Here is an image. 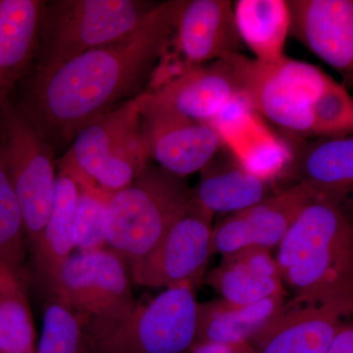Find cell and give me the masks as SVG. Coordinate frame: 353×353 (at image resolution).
<instances>
[{
    "label": "cell",
    "mask_w": 353,
    "mask_h": 353,
    "mask_svg": "<svg viewBox=\"0 0 353 353\" xmlns=\"http://www.w3.org/2000/svg\"><path fill=\"white\" fill-rule=\"evenodd\" d=\"M145 92L90 121L66 153L78 173L110 194L131 185L148 166L141 126Z\"/></svg>",
    "instance_id": "8992f818"
},
{
    "label": "cell",
    "mask_w": 353,
    "mask_h": 353,
    "mask_svg": "<svg viewBox=\"0 0 353 353\" xmlns=\"http://www.w3.org/2000/svg\"><path fill=\"white\" fill-rule=\"evenodd\" d=\"M224 59L250 108L287 137L292 148L313 136V105L333 78L314 65L285 57L268 64L241 52Z\"/></svg>",
    "instance_id": "277c9868"
},
{
    "label": "cell",
    "mask_w": 353,
    "mask_h": 353,
    "mask_svg": "<svg viewBox=\"0 0 353 353\" xmlns=\"http://www.w3.org/2000/svg\"><path fill=\"white\" fill-rule=\"evenodd\" d=\"M240 94L233 71L224 59L190 69L157 92H150L152 101L160 105L204 123L214 119Z\"/></svg>",
    "instance_id": "ac0fdd59"
},
{
    "label": "cell",
    "mask_w": 353,
    "mask_h": 353,
    "mask_svg": "<svg viewBox=\"0 0 353 353\" xmlns=\"http://www.w3.org/2000/svg\"><path fill=\"white\" fill-rule=\"evenodd\" d=\"M234 20L241 41L255 59L263 63L282 61L290 36V11L285 0H239L233 4Z\"/></svg>",
    "instance_id": "cb8c5ba5"
},
{
    "label": "cell",
    "mask_w": 353,
    "mask_h": 353,
    "mask_svg": "<svg viewBox=\"0 0 353 353\" xmlns=\"http://www.w3.org/2000/svg\"><path fill=\"white\" fill-rule=\"evenodd\" d=\"M353 317V301L290 305L252 343L255 353H327L336 333Z\"/></svg>",
    "instance_id": "e0dca14e"
},
{
    "label": "cell",
    "mask_w": 353,
    "mask_h": 353,
    "mask_svg": "<svg viewBox=\"0 0 353 353\" xmlns=\"http://www.w3.org/2000/svg\"><path fill=\"white\" fill-rule=\"evenodd\" d=\"M208 124L217 130L225 148L246 170L273 183L287 174L294 157L292 146L268 129L243 95Z\"/></svg>",
    "instance_id": "9a60e30c"
},
{
    "label": "cell",
    "mask_w": 353,
    "mask_h": 353,
    "mask_svg": "<svg viewBox=\"0 0 353 353\" xmlns=\"http://www.w3.org/2000/svg\"><path fill=\"white\" fill-rule=\"evenodd\" d=\"M25 271L0 268V353H36Z\"/></svg>",
    "instance_id": "d4e9b609"
},
{
    "label": "cell",
    "mask_w": 353,
    "mask_h": 353,
    "mask_svg": "<svg viewBox=\"0 0 353 353\" xmlns=\"http://www.w3.org/2000/svg\"><path fill=\"white\" fill-rule=\"evenodd\" d=\"M213 216L190 199L155 250L129 269L132 284L152 289L185 283L196 287L213 254Z\"/></svg>",
    "instance_id": "8fae6325"
},
{
    "label": "cell",
    "mask_w": 353,
    "mask_h": 353,
    "mask_svg": "<svg viewBox=\"0 0 353 353\" xmlns=\"http://www.w3.org/2000/svg\"><path fill=\"white\" fill-rule=\"evenodd\" d=\"M313 136H352L353 97L341 83L332 80L313 105Z\"/></svg>",
    "instance_id": "83f0119b"
},
{
    "label": "cell",
    "mask_w": 353,
    "mask_h": 353,
    "mask_svg": "<svg viewBox=\"0 0 353 353\" xmlns=\"http://www.w3.org/2000/svg\"><path fill=\"white\" fill-rule=\"evenodd\" d=\"M274 183L246 170L224 145L201 171L192 199L213 215H230L277 194Z\"/></svg>",
    "instance_id": "d6986e66"
},
{
    "label": "cell",
    "mask_w": 353,
    "mask_h": 353,
    "mask_svg": "<svg viewBox=\"0 0 353 353\" xmlns=\"http://www.w3.org/2000/svg\"><path fill=\"white\" fill-rule=\"evenodd\" d=\"M0 157L6 165L24 216L28 248H38L50 217L57 174L53 146L19 106L0 108Z\"/></svg>",
    "instance_id": "ba28073f"
},
{
    "label": "cell",
    "mask_w": 353,
    "mask_h": 353,
    "mask_svg": "<svg viewBox=\"0 0 353 353\" xmlns=\"http://www.w3.org/2000/svg\"><path fill=\"white\" fill-rule=\"evenodd\" d=\"M74 166V165H73ZM78 172V171H77ZM80 196L77 205L76 250L90 252L108 248L106 196L81 176Z\"/></svg>",
    "instance_id": "f1b7e54d"
},
{
    "label": "cell",
    "mask_w": 353,
    "mask_h": 353,
    "mask_svg": "<svg viewBox=\"0 0 353 353\" xmlns=\"http://www.w3.org/2000/svg\"><path fill=\"white\" fill-rule=\"evenodd\" d=\"M158 3L145 0L46 1L34 71L57 69L83 53L125 38L143 24Z\"/></svg>",
    "instance_id": "5b68a950"
},
{
    "label": "cell",
    "mask_w": 353,
    "mask_h": 353,
    "mask_svg": "<svg viewBox=\"0 0 353 353\" xmlns=\"http://www.w3.org/2000/svg\"><path fill=\"white\" fill-rule=\"evenodd\" d=\"M46 2L0 0V108L36 58Z\"/></svg>",
    "instance_id": "44dd1931"
},
{
    "label": "cell",
    "mask_w": 353,
    "mask_h": 353,
    "mask_svg": "<svg viewBox=\"0 0 353 353\" xmlns=\"http://www.w3.org/2000/svg\"><path fill=\"white\" fill-rule=\"evenodd\" d=\"M275 259L290 305L353 301V219L333 202L311 194Z\"/></svg>",
    "instance_id": "7a4b0ae2"
},
{
    "label": "cell",
    "mask_w": 353,
    "mask_h": 353,
    "mask_svg": "<svg viewBox=\"0 0 353 353\" xmlns=\"http://www.w3.org/2000/svg\"><path fill=\"white\" fill-rule=\"evenodd\" d=\"M46 296L36 353H90L85 328L73 309L51 292Z\"/></svg>",
    "instance_id": "484cf974"
},
{
    "label": "cell",
    "mask_w": 353,
    "mask_h": 353,
    "mask_svg": "<svg viewBox=\"0 0 353 353\" xmlns=\"http://www.w3.org/2000/svg\"><path fill=\"white\" fill-rule=\"evenodd\" d=\"M190 199L185 178L148 164L131 185L106 196L108 248L131 268L155 250Z\"/></svg>",
    "instance_id": "3957f363"
},
{
    "label": "cell",
    "mask_w": 353,
    "mask_h": 353,
    "mask_svg": "<svg viewBox=\"0 0 353 353\" xmlns=\"http://www.w3.org/2000/svg\"><path fill=\"white\" fill-rule=\"evenodd\" d=\"M27 248L22 208L0 157V268L24 271Z\"/></svg>",
    "instance_id": "4316f807"
},
{
    "label": "cell",
    "mask_w": 353,
    "mask_h": 353,
    "mask_svg": "<svg viewBox=\"0 0 353 353\" xmlns=\"http://www.w3.org/2000/svg\"><path fill=\"white\" fill-rule=\"evenodd\" d=\"M310 197L306 188L296 183L252 208L228 215L213 227V254L224 257L248 248H278Z\"/></svg>",
    "instance_id": "4fadbf2b"
},
{
    "label": "cell",
    "mask_w": 353,
    "mask_h": 353,
    "mask_svg": "<svg viewBox=\"0 0 353 353\" xmlns=\"http://www.w3.org/2000/svg\"><path fill=\"white\" fill-rule=\"evenodd\" d=\"M132 283L126 262L106 248L70 255L44 290L73 309L90 339L129 314Z\"/></svg>",
    "instance_id": "9c48e42d"
},
{
    "label": "cell",
    "mask_w": 353,
    "mask_h": 353,
    "mask_svg": "<svg viewBox=\"0 0 353 353\" xmlns=\"http://www.w3.org/2000/svg\"><path fill=\"white\" fill-rule=\"evenodd\" d=\"M233 2L182 0L163 53L153 71L148 92H154L185 72L241 52Z\"/></svg>",
    "instance_id": "30bf717a"
},
{
    "label": "cell",
    "mask_w": 353,
    "mask_h": 353,
    "mask_svg": "<svg viewBox=\"0 0 353 353\" xmlns=\"http://www.w3.org/2000/svg\"><path fill=\"white\" fill-rule=\"evenodd\" d=\"M81 188L80 176L65 154L59 164L50 217L38 248L32 254L34 272L44 289L52 283L60 267L76 250L77 205Z\"/></svg>",
    "instance_id": "ffe728a7"
},
{
    "label": "cell",
    "mask_w": 353,
    "mask_h": 353,
    "mask_svg": "<svg viewBox=\"0 0 353 353\" xmlns=\"http://www.w3.org/2000/svg\"><path fill=\"white\" fill-rule=\"evenodd\" d=\"M141 126L148 157L160 168L181 178L201 172L224 146L214 127L160 105L148 90Z\"/></svg>",
    "instance_id": "7c38bea8"
},
{
    "label": "cell",
    "mask_w": 353,
    "mask_h": 353,
    "mask_svg": "<svg viewBox=\"0 0 353 353\" xmlns=\"http://www.w3.org/2000/svg\"><path fill=\"white\" fill-rule=\"evenodd\" d=\"M285 294L236 305L222 299L199 303L196 343H252L284 313Z\"/></svg>",
    "instance_id": "603a6c76"
},
{
    "label": "cell",
    "mask_w": 353,
    "mask_h": 353,
    "mask_svg": "<svg viewBox=\"0 0 353 353\" xmlns=\"http://www.w3.org/2000/svg\"><path fill=\"white\" fill-rule=\"evenodd\" d=\"M327 353H353V317L336 333Z\"/></svg>",
    "instance_id": "4dcf8cb0"
},
{
    "label": "cell",
    "mask_w": 353,
    "mask_h": 353,
    "mask_svg": "<svg viewBox=\"0 0 353 353\" xmlns=\"http://www.w3.org/2000/svg\"><path fill=\"white\" fill-rule=\"evenodd\" d=\"M194 285L165 289L88 339L90 353H190L199 333Z\"/></svg>",
    "instance_id": "52a82bcc"
},
{
    "label": "cell",
    "mask_w": 353,
    "mask_h": 353,
    "mask_svg": "<svg viewBox=\"0 0 353 353\" xmlns=\"http://www.w3.org/2000/svg\"><path fill=\"white\" fill-rule=\"evenodd\" d=\"M182 0L159 2L138 29L50 71H32L19 108L51 145H66L90 121L141 94L161 57Z\"/></svg>",
    "instance_id": "6da1fadb"
},
{
    "label": "cell",
    "mask_w": 353,
    "mask_h": 353,
    "mask_svg": "<svg viewBox=\"0 0 353 353\" xmlns=\"http://www.w3.org/2000/svg\"><path fill=\"white\" fill-rule=\"evenodd\" d=\"M292 150L285 176L353 219V134L306 141Z\"/></svg>",
    "instance_id": "2e32d148"
},
{
    "label": "cell",
    "mask_w": 353,
    "mask_h": 353,
    "mask_svg": "<svg viewBox=\"0 0 353 353\" xmlns=\"http://www.w3.org/2000/svg\"><path fill=\"white\" fill-rule=\"evenodd\" d=\"M290 36L353 88V0H290Z\"/></svg>",
    "instance_id": "5bb4252c"
},
{
    "label": "cell",
    "mask_w": 353,
    "mask_h": 353,
    "mask_svg": "<svg viewBox=\"0 0 353 353\" xmlns=\"http://www.w3.org/2000/svg\"><path fill=\"white\" fill-rule=\"evenodd\" d=\"M222 301L246 305L285 294L282 276L271 250L248 248L223 257L206 278Z\"/></svg>",
    "instance_id": "7402d4cb"
},
{
    "label": "cell",
    "mask_w": 353,
    "mask_h": 353,
    "mask_svg": "<svg viewBox=\"0 0 353 353\" xmlns=\"http://www.w3.org/2000/svg\"><path fill=\"white\" fill-rule=\"evenodd\" d=\"M190 353H255L252 343H196Z\"/></svg>",
    "instance_id": "f546056e"
}]
</instances>
